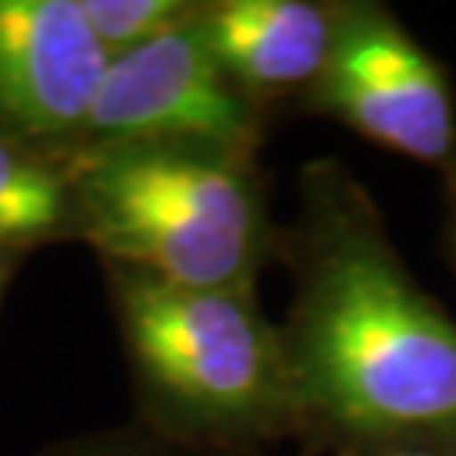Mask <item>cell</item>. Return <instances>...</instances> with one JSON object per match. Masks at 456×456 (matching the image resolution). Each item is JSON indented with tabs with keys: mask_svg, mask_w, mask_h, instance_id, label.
<instances>
[{
	"mask_svg": "<svg viewBox=\"0 0 456 456\" xmlns=\"http://www.w3.org/2000/svg\"><path fill=\"white\" fill-rule=\"evenodd\" d=\"M277 250L291 267L281 342L305 443L318 453L456 446V318L406 267L342 159L297 173Z\"/></svg>",
	"mask_w": 456,
	"mask_h": 456,
	"instance_id": "1",
	"label": "cell"
},
{
	"mask_svg": "<svg viewBox=\"0 0 456 456\" xmlns=\"http://www.w3.org/2000/svg\"><path fill=\"white\" fill-rule=\"evenodd\" d=\"M71 237L102 264L166 284L254 291L277 247L254 152L207 142H102L58 152Z\"/></svg>",
	"mask_w": 456,
	"mask_h": 456,
	"instance_id": "2",
	"label": "cell"
},
{
	"mask_svg": "<svg viewBox=\"0 0 456 456\" xmlns=\"http://www.w3.org/2000/svg\"><path fill=\"white\" fill-rule=\"evenodd\" d=\"M146 419L233 450L305 440L291 369L257 291H200L105 264Z\"/></svg>",
	"mask_w": 456,
	"mask_h": 456,
	"instance_id": "3",
	"label": "cell"
},
{
	"mask_svg": "<svg viewBox=\"0 0 456 456\" xmlns=\"http://www.w3.org/2000/svg\"><path fill=\"white\" fill-rule=\"evenodd\" d=\"M301 102L440 176L456 169L450 75L386 4L338 0L325 71Z\"/></svg>",
	"mask_w": 456,
	"mask_h": 456,
	"instance_id": "4",
	"label": "cell"
},
{
	"mask_svg": "<svg viewBox=\"0 0 456 456\" xmlns=\"http://www.w3.org/2000/svg\"><path fill=\"white\" fill-rule=\"evenodd\" d=\"M261 122L264 112L216 61L196 11L159 37L115 54L78 146L207 142L257 152Z\"/></svg>",
	"mask_w": 456,
	"mask_h": 456,
	"instance_id": "5",
	"label": "cell"
},
{
	"mask_svg": "<svg viewBox=\"0 0 456 456\" xmlns=\"http://www.w3.org/2000/svg\"><path fill=\"white\" fill-rule=\"evenodd\" d=\"M109 65L82 0H0V135L75 149Z\"/></svg>",
	"mask_w": 456,
	"mask_h": 456,
	"instance_id": "6",
	"label": "cell"
},
{
	"mask_svg": "<svg viewBox=\"0 0 456 456\" xmlns=\"http://www.w3.org/2000/svg\"><path fill=\"white\" fill-rule=\"evenodd\" d=\"M331 0H213L200 7L216 61L264 112L274 98H305L335 41Z\"/></svg>",
	"mask_w": 456,
	"mask_h": 456,
	"instance_id": "7",
	"label": "cell"
},
{
	"mask_svg": "<svg viewBox=\"0 0 456 456\" xmlns=\"http://www.w3.org/2000/svg\"><path fill=\"white\" fill-rule=\"evenodd\" d=\"M71 186L58 152L0 135V250L71 237Z\"/></svg>",
	"mask_w": 456,
	"mask_h": 456,
	"instance_id": "8",
	"label": "cell"
},
{
	"mask_svg": "<svg viewBox=\"0 0 456 456\" xmlns=\"http://www.w3.org/2000/svg\"><path fill=\"white\" fill-rule=\"evenodd\" d=\"M34 456H274L271 450H233V446H213L190 436H176L152 419L139 416L122 426L92 429L82 436H68L45 446Z\"/></svg>",
	"mask_w": 456,
	"mask_h": 456,
	"instance_id": "9",
	"label": "cell"
},
{
	"mask_svg": "<svg viewBox=\"0 0 456 456\" xmlns=\"http://www.w3.org/2000/svg\"><path fill=\"white\" fill-rule=\"evenodd\" d=\"M82 11L92 24L95 37L109 54H122L152 37L166 34L169 28L183 24L186 17L200 11V4L183 0H82Z\"/></svg>",
	"mask_w": 456,
	"mask_h": 456,
	"instance_id": "10",
	"label": "cell"
},
{
	"mask_svg": "<svg viewBox=\"0 0 456 456\" xmlns=\"http://www.w3.org/2000/svg\"><path fill=\"white\" fill-rule=\"evenodd\" d=\"M443 237H446V254L456 274V169L443 176Z\"/></svg>",
	"mask_w": 456,
	"mask_h": 456,
	"instance_id": "11",
	"label": "cell"
},
{
	"mask_svg": "<svg viewBox=\"0 0 456 456\" xmlns=\"http://www.w3.org/2000/svg\"><path fill=\"white\" fill-rule=\"evenodd\" d=\"M322 456H456V446H369V450H331Z\"/></svg>",
	"mask_w": 456,
	"mask_h": 456,
	"instance_id": "12",
	"label": "cell"
},
{
	"mask_svg": "<svg viewBox=\"0 0 456 456\" xmlns=\"http://www.w3.org/2000/svg\"><path fill=\"white\" fill-rule=\"evenodd\" d=\"M17 254L11 250H0V291H4V284H7V274H11V264H14Z\"/></svg>",
	"mask_w": 456,
	"mask_h": 456,
	"instance_id": "13",
	"label": "cell"
}]
</instances>
